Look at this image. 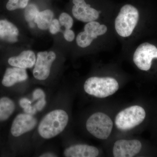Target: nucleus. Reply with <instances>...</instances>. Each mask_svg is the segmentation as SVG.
<instances>
[{"mask_svg":"<svg viewBox=\"0 0 157 157\" xmlns=\"http://www.w3.org/2000/svg\"><path fill=\"white\" fill-rule=\"evenodd\" d=\"M84 89L90 95L104 98L116 92L119 89V84L116 79L112 77L94 76L86 81Z\"/></svg>","mask_w":157,"mask_h":157,"instance_id":"f03ea898","label":"nucleus"},{"mask_svg":"<svg viewBox=\"0 0 157 157\" xmlns=\"http://www.w3.org/2000/svg\"><path fill=\"white\" fill-rule=\"evenodd\" d=\"M56 57V54L53 51L40 52L38 53L33 71L34 77L39 80H44L48 78L52 65Z\"/></svg>","mask_w":157,"mask_h":157,"instance_id":"0eeeda50","label":"nucleus"},{"mask_svg":"<svg viewBox=\"0 0 157 157\" xmlns=\"http://www.w3.org/2000/svg\"><path fill=\"white\" fill-rule=\"evenodd\" d=\"M60 25L65 27L66 29H70L73 26V18L67 13H63L60 14L59 18Z\"/></svg>","mask_w":157,"mask_h":157,"instance_id":"412c9836","label":"nucleus"},{"mask_svg":"<svg viewBox=\"0 0 157 157\" xmlns=\"http://www.w3.org/2000/svg\"><path fill=\"white\" fill-rule=\"evenodd\" d=\"M29 25L31 28H33L34 26H35V25H34V23L32 22L29 23Z\"/></svg>","mask_w":157,"mask_h":157,"instance_id":"c85d7f7f","label":"nucleus"},{"mask_svg":"<svg viewBox=\"0 0 157 157\" xmlns=\"http://www.w3.org/2000/svg\"><path fill=\"white\" fill-rule=\"evenodd\" d=\"M19 34L18 29L12 23L6 20H0V38L9 42H15L17 41Z\"/></svg>","mask_w":157,"mask_h":157,"instance_id":"4468645a","label":"nucleus"},{"mask_svg":"<svg viewBox=\"0 0 157 157\" xmlns=\"http://www.w3.org/2000/svg\"><path fill=\"white\" fill-rule=\"evenodd\" d=\"M139 17V12L134 6L131 5L123 6L115 21V29L118 34L123 37L131 36Z\"/></svg>","mask_w":157,"mask_h":157,"instance_id":"7ed1b4c3","label":"nucleus"},{"mask_svg":"<svg viewBox=\"0 0 157 157\" xmlns=\"http://www.w3.org/2000/svg\"><path fill=\"white\" fill-rule=\"evenodd\" d=\"M46 103L45 98V99H40V100H39L38 102L35 104L34 106L36 107L37 110L41 111L45 107Z\"/></svg>","mask_w":157,"mask_h":157,"instance_id":"a878e982","label":"nucleus"},{"mask_svg":"<svg viewBox=\"0 0 157 157\" xmlns=\"http://www.w3.org/2000/svg\"><path fill=\"white\" fill-rule=\"evenodd\" d=\"M113 123L105 113L97 112L94 113L86 123V128L90 134L98 139L104 140L109 137L113 129Z\"/></svg>","mask_w":157,"mask_h":157,"instance_id":"39448f33","label":"nucleus"},{"mask_svg":"<svg viewBox=\"0 0 157 157\" xmlns=\"http://www.w3.org/2000/svg\"><path fill=\"white\" fill-rule=\"evenodd\" d=\"M19 104L21 107L23 108H24L27 106L31 105V102L29 99L26 98H23L20 100Z\"/></svg>","mask_w":157,"mask_h":157,"instance_id":"bb28decb","label":"nucleus"},{"mask_svg":"<svg viewBox=\"0 0 157 157\" xmlns=\"http://www.w3.org/2000/svg\"><path fill=\"white\" fill-rule=\"evenodd\" d=\"M28 77L25 69L14 67L6 70L2 83L6 87H10L15 83L26 80Z\"/></svg>","mask_w":157,"mask_h":157,"instance_id":"ddd939ff","label":"nucleus"},{"mask_svg":"<svg viewBox=\"0 0 157 157\" xmlns=\"http://www.w3.org/2000/svg\"><path fill=\"white\" fill-rule=\"evenodd\" d=\"M69 121L67 113L63 109L52 110L43 118L38 127L39 135L45 139L56 137L63 131Z\"/></svg>","mask_w":157,"mask_h":157,"instance_id":"f257e3e1","label":"nucleus"},{"mask_svg":"<svg viewBox=\"0 0 157 157\" xmlns=\"http://www.w3.org/2000/svg\"><path fill=\"white\" fill-rule=\"evenodd\" d=\"M37 123V120L33 115L20 113L13 121L11 129V134L14 137H19L33 130Z\"/></svg>","mask_w":157,"mask_h":157,"instance_id":"1a4fd4ad","label":"nucleus"},{"mask_svg":"<svg viewBox=\"0 0 157 157\" xmlns=\"http://www.w3.org/2000/svg\"><path fill=\"white\" fill-rule=\"evenodd\" d=\"M154 59H157V48L148 42L140 44L133 56V61L136 66L138 69L144 71L150 70Z\"/></svg>","mask_w":157,"mask_h":157,"instance_id":"423d86ee","label":"nucleus"},{"mask_svg":"<svg viewBox=\"0 0 157 157\" xmlns=\"http://www.w3.org/2000/svg\"><path fill=\"white\" fill-rule=\"evenodd\" d=\"M142 144L137 140H119L116 141L113 150L115 157H132L138 154Z\"/></svg>","mask_w":157,"mask_h":157,"instance_id":"6e6552de","label":"nucleus"},{"mask_svg":"<svg viewBox=\"0 0 157 157\" xmlns=\"http://www.w3.org/2000/svg\"><path fill=\"white\" fill-rule=\"evenodd\" d=\"M36 55L31 50L24 51L17 56L11 57L8 60L9 65L22 69L33 67L36 63Z\"/></svg>","mask_w":157,"mask_h":157,"instance_id":"f8f14e48","label":"nucleus"},{"mask_svg":"<svg viewBox=\"0 0 157 157\" xmlns=\"http://www.w3.org/2000/svg\"><path fill=\"white\" fill-rule=\"evenodd\" d=\"M23 109L25 113L33 116L36 114L37 110L35 106H32L31 105L27 106Z\"/></svg>","mask_w":157,"mask_h":157,"instance_id":"393cba45","label":"nucleus"},{"mask_svg":"<svg viewBox=\"0 0 157 157\" xmlns=\"http://www.w3.org/2000/svg\"><path fill=\"white\" fill-rule=\"evenodd\" d=\"M93 41L92 39L88 36L84 31L79 33L76 37V43L81 48H86L89 46Z\"/></svg>","mask_w":157,"mask_h":157,"instance_id":"aec40b11","label":"nucleus"},{"mask_svg":"<svg viewBox=\"0 0 157 157\" xmlns=\"http://www.w3.org/2000/svg\"><path fill=\"white\" fill-rule=\"evenodd\" d=\"M107 27L104 25H100L95 21L88 22L84 27V32L88 36L94 40L98 36L104 35L107 32Z\"/></svg>","mask_w":157,"mask_h":157,"instance_id":"2eb2a0df","label":"nucleus"},{"mask_svg":"<svg viewBox=\"0 0 157 157\" xmlns=\"http://www.w3.org/2000/svg\"><path fill=\"white\" fill-rule=\"evenodd\" d=\"M49 29L51 34H56L59 33L60 30V24L58 20L56 19L52 20L49 26Z\"/></svg>","mask_w":157,"mask_h":157,"instance_id":"4be33fe9","label":"nucleus"},{"mask_svg":"<svg viewBox=\"0 0 157 157\" xmlns=\"http://www.w3.org/2000/svg\"><path fill=\"white\" fill-rule=\"evenodd\" d=\"M146 116L143 107L137 105L131 106L118 113L115 118V125L121 131H128L142 123Z\"/></svg>","mask_w":157,"mask_h":157,"instance_id":"20e7f679","label":"nucleus"},{"mask_svg":"<svg viewBox=\"0 0 157 157\" xmlns=\"http://www.w3.org/2000/svg\"><path fill=\"white\" fill-rule=\"evenodd\" d=\"M33 99L34 100H39L40 99H45V93L42 89H37L33 93Z\"/></svg>","mask_w":157,"mask_h":157,"instance_id":"5701e85b","label":"nucleus"},{"mask_svg":"<svg viewBox=\"0 0 157 157\" xmlns=\"http://www.w3.org/2000/svg\"><path fill=\"white\" fill-rule=\"evenodd\" d=\"M39 12V9L34 4H30L27 6L24 13L26 21L29 23L33 22V21H35Z\"/></svg>","mask_w":157,"mask_h":157,"instance_id":"a211bd4d","label":"nucleus"},{"mask_svg":"<svg viewBox=\"0 0 157 157\" xmlns=\"http://www.w3.org/2000/svg\"><path fill=\"white\" fill-rule=\"evenodd\" d=\"M64 37L68 42H72L75 38V33L72 30L66 29L64 33Z\"/></svg>","mask_w":157,"mask_h":157,"instance_id":"b1692460","label":"nucleus"},{"mask_svg":"<svg viewBox=\"0 0 157 157\" xmlns=\"http://www.w3.org/2000/svg\"><path fill=\"white\" fill-rule=\"evenodd\" d=\"M53 16V12L47 9L39 12L34 21L39 29L45 30L49 28Z\"/></svg>","mask_w":157,"mask_h":157,"instance_id":"f3484780","label":"nucleus"},{"mask_svg":"<svg viewBox=\"0 0 157 157\" xmlns=\"http://www.w3.org/2000/svg\"><path fill=\"white\" fill-rule=\"evenodd\" d=\"M29 2V0H9L6 8L9 11L24 9L27 6Z\"/></svg>","mask_w":157,"mask_h":157,"instance_id":"6ab92c4d","label":"nucleus"},{"mask_svg":"<svg viewBox=\"0 0 157 157\" xmlns=\"http://www.w3.org/2000/svg\"><path fill=\"white\" fill-rule=\"evenodd\" d=\"M15 104L10 98L3 97L0 99V122L7 120L14 112Z\"/></svg>","mask_w":157,"mask_h":157,"instance_id":"dca6fc26","label":"nucleus"},{"mask_svg":"<svg viewBox=\"0 0 157 157\" xmlns=\"http://www.w3.org/2000/svg\"><path fill=\"white\" fill-rule=\"evenodd\" d=\"M74 6L72 9L74 17L84 22L95 21L99 17V11L87 5L84 0H73Z\"/></svg>","mask_w":157,"mask_h":157,"instance_id":"9d476101","label":"nucleus"},{"mask_svg":"<svg viewBox=\"0 0 157 157\" xmlns=\"http://www.w3.org/2000/svg\"><path fill=\"white\" fill-rule=\"evenodd\" d=\"M99 154L98 148L87 144L72 145L64 151V155L67 157H96Z\"/></svg>","mask_w":157,"mask_h":157,"instance_id":"9b49d317","label":"nucleus"},{"mask_svg":"<svg viewBox=\"0 0 157 157\" xmlns=\"http://www.w3.org/2000/svg\"><path fill=\"white\" fill-rule=\"evenodd\" d=\"M39 157H57V156L53 153L46 152L43 154L41 155Z\"/></svg>","mask_w":157,"mask_h":157,"instance_id":"cd10ccee","label":"nucleus"}]
</instances>
